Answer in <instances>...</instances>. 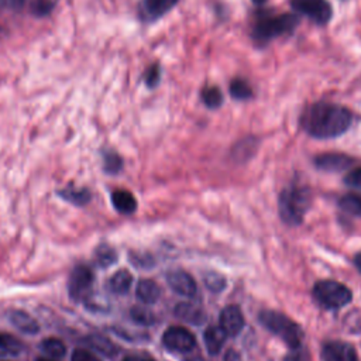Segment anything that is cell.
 Wrapping results in <instances>:
<instances>
[{"label": "cell", "instance_id": "22", "mask_svg": "<svg viewBox=\"0 0 361 361\" xmlns=\"http://www.w3.org/2000/svg\"><path fill=\"white\" fill-rule=\"evenodd\" d=\"M178 3V0H144V10L153 19L165 14Z\"/></svg>", "mask_w": 361, "mask_h": 361}, {"label": "cell", "instance_id": "30", "mask_svg": "<svg viewBox=\"0 0 361 361\" xmlns=\"http://www.w3.org/2000/svg\"><path fill=\"white\" fill-rule=\"evenodd\" d=\"M103 164H105V171L110 175L118 174L123 168V160L116 153H106Z\"/></svg>", "mask_w": 361, "mask_h": 361}, {"label": "cell", "instance_id": "25", "mask_svg": "<svg viewBox=\"0 0 361 361\" xmlns=\"http://www.w3.org/2000/svg\"><path fill=\"white\" fill-rule=\"evenodd\" d=\"M202 101L209 109H218L223 103V95L220 89L216 86H209L205 87L202 92Z\"/></svg>", "mask_w": 361, "mask_h": 361}, {"label": "cell", "instance_id": "4", "mask_svg": "<svg viewBox=\"0 0 361 361\" xmlns=\"http://www.w3.org/2000/svg\"><path fill=\"white\" fill-rule=\"evenodd\" d=\"M313 296L327 309H339L351 302V291L336 281H320L313 287Z\"/></svg>", "mask_w": 361, "mask_h": 361}, {"label": "cell", "instance_id": "42", "mask_svg": "<svg viewBox=\"0 0 361 361\" xmlns=\"http://www.w3.org/2000/svg\"><path fill=\"white\" fill-rule=\"evenodd\" d=\"M36 361H51V360H47V358H37Z\"/></svg>", "mask_w": 361, "mask_h": 361}, {"label": "cell", "instance_id": "20", "mask_svg": "<svg viewBox=\"0 0 361 361\" xmlns=\"http://www.w3.org/2000/svg\"><path fill=\"white\" fill-rule=\"evenodd\" d=\"M175 315L192 324H202L205 322V313L191 304H179L175 308Z\"/></svg>", "mask_w": 361, "mask_h": 361}, {"label": "cell", "instance_id": "28", "mask_svg": "<svg viewBox=\"0 0 361 361\" xmlns=\"http://www.w3.org/2000/svg\"><path fill=\"white\" fill-rule=\"evenodd\" d=\"M130 316L132 319L141 324V326H153L156 323V318L154 315L149 312L148 309L145 308H138V307H134L132 311H130Z\"/></svg>", "mask_w": 361, "mask_h": 361}, {"label": "cell", "instance_id": "27", "mask_svg": "<svg viewBox=\"0 0 361 361\" xmlns=\"http://www.w3.org/2000/svg\"><path fill=\"white\" fill-rule=\"evenodd\" d=\"M256 147H257V143L254 138H246L243 141H240L234 149H233V156L237 158V160H247L249 158V153H254L256 152Z\"/></svg>", "mask_w": 361, "mask_h": 361}, {"label": "cell", "instance_id": "8", "mask_svg": "<svg viewBox=\"0 0 361 361\" xmlns=\"http://www.w3.org/2000/svg\"><path fill=\"white\" fill-rule=\"evenodd\" d=\"M291 6L318 24H326L332 17V6L327 0H291Z\"/></svg>", "mask_w": 361, "mask_h": 361}, {"label": "cell", "instance_id": "38", "mask_svg": "<svg viewBox=\"0 0 361 361\" xmlns=\"http://www.w3.org/2000/svg\"><path fill=\"white\" fill-rule=\"evenodd\" d=\"M225 361H242V357L234 350H229L225 355Z\"/></svg>", "mask_w": 361, "mask_h": 361}, {"label": "cell", "instance_id": "11", "mask_svg": "<svg viewBox=\"0 0 361 361\" xmlns=\"http://www.w3.org/2000/svg\"><path fill=\"white\" fill-rule=\"evenodd\" d=\"M220 327L227 336H237L245 327V316L237 305L226 307L219 318Z\"/></svg>", "mask_w": 361, "mask_h": 361}, {"label": "cell", "instance_id": "7", "mask_svg": "<svg viewBox=\"0 0 361 361\" xmlns=\"http://www.w3.org/2000/svg\"><path fill=\"white\" fill-rule=\"evenodd\" d=\"M163 344L176 353H189L196 347V339L188 329L183 326H171L163 336Z\"/></svg>", "mask_w": 361, "mask_h": 361}, {"label": "cell", "instance_id": "23", "mask_svg": "<svg viewBox=\"0 0 361 361\" xmlns=\"http://www.w3.org/2000/svg\"><path fill=\"white\" fill-rule=\"evenodd\" d=\"M40 349L44 354L50 355L51 358H63L67 353V347L63 340L55 339V338H48L41 342Z\"/></svg>", "mask_w": 361, "mask_h": 361}, {"label": "cell", "instance_id": "29", "mask_svg": "<svg viewBox=\"0 0 361 361\" xmlns=\"http://www.w3.org/2000/svg\"><path fill=\"white\" fill-rule=\"evenodd\" d=\"M340 206L346 212L361 216V195H346L340 200Z\"/></svg>", "mask_w": 361, "mask_h": 361}, {"label": "cell", "instance_id": "36", "mask_svg": "<svg viewBox=\"0 0 361 361\" xmlns=\"http://www.w3.org/2000/svg\"><path fill=\"white\" fill-rule=\"evenodd\" d=\"M71 361H101V360H99L96 355H94L92 353H89L87 350L76 349V350L72 353Z\"/></svg>", "mask_w": 361, "mask_h": 361}, {"label": "cell", "instance_id": "16", "mask_svg": "<svg viewBox=\"0 0 361 361\" xmlns=\"http://www.w3.org/2000/svg\"><path fill=\"white\" fill-rule=\"evenodd\" d=\"M9 319H10V323L17 330H20V332H23L25 335H36V333H39L40 326H39L37 320L33 316H30L28 313H25L23 311H13L9 315Z\"/></svg>", "mask_w": 361, "mask_h": 361}, {"label": "cell", "instance_id": "33", "mask_svg": "<svg viewBox=\"0 0 361 361\" xmlns=\"http://www.w3.org/2000/svg\"><path fill=\"white\" fill-rule=\"evenodd\" d=\"M160 76H161V71L160 67L156 64L153 67H149L147 74H145V83L148 87H154L157 86V83L160 82Z\"/></svg>", "mask_w": 361, "mask_h": 361}, {"label": "cell", "instance_id": "40", "mask_svg": "<svg viewBox=\"0 0 361 361\" xmlns=\"http://www.w3.org/2000/svg\"><path fill=\"white\" fill-rule=\"evenodd\" d=\"M354 262H355V267L358 268V271L361 273V253L354 258Z\"/></svg>", "mask_w": 361, "mask_h": 361}, {"label": "cell", "instance_id": "5", "mask_svg": "<svg viewBox=\"0 0 361 361\" xmlns=\"http://www.w3.org/2000/svg\"><path fill=\"white\" fill-rule=\"evenodd\" d=\"M299 19L295 14H282L261 20L253 30V37L258 41H269L282 34L291 33L298 25Z\"/></svg>", "mask_w": 361, "mask_h": 361}, {"label": "cell", "instance_id": "41", "mask_svg": "<svg viewBox=\"0 0 361 361\" xmlns=\"http://www.w3.org/2000/svg\"><path fill=\"white\" fill-rule=\"evenodd\" d=\"M253 2H254L256 5H262V3L267 2V0H253Z\"/></svg>", "mask_w": 361, "mask_h": 361}, {"label": "cell", "instance_id": "12", "mask_svg": "<svg viewBox=\"0 0 361 361\" xmlns=\"http://www.w3.org/2000/svg\"><path fill=\"white\" fill-rule=\"evenodd\" d=\"M353 160L349 156L338 154V153H327L320 154L315 158V165L319 169L329 171V172H338L349 168L351 165Z\"/></svg>", "mask_w": 361, "mask_h": 361}, {"label": "cell", "instance_id": "26", "mask_svg": "<svg viewBox=\"0 0 361 361\" xmlns=\"http://www.w3.org/2000/svg\"><path fill=\"white\" fill-rule=\"evenodd\" d=\"M230 95L237 101H246L251 98L253 92L250 85L243 79H234L230 83Z\"/></svg>", "mask_w": 361, "mask_h": 361}, {"label": "cell", "instance_id": "18", "mask_svg": "<svg viewBox=\"0 0 361 361\" xmlns=\"http://www.w3.org/2000/svg\"><path fill=\"white\" fill-rule=\"evenodd\" d=\"M85 343L87 347L92 349L94 351L103 354L106 357H113L118 350L117 347L106 338L101 336V335H90L85 339Z\"/></svg>", "mask_w": 361, "mask_h": 361}, {"label": "cell", "instance_id": "32", "mask_svg": "<svg viewBox=\"0 0 361 361\" xmlns=\"http://www.w3.org/2000/svg\"><path fill=\"white\" fill-rule=\"evenodd\" d=\"M129 258L132 260L133 265L137 268H152L154 267V258L145 253H130Z\"/></svg>", "mask_w": 361, "mask_h": 361}, {"label": "cell", "instance_id": "39", "mask_svg": "<svg viewBox=\"0 0 361 361\" xmlns=\"http://www.w3.org/2000/svg\"><path fill=\"white\" fill-rule=\"evenodd\" d=\"M123 361H156V360L144 355H127L126 358H123Z\"/></svg>", "mask_w": 361, "mask_h": 361}, {"label": "cell", "instance_id": "19", "mask_svg": "<svg viewBox=\"0 0 361 361\" xmlns=\"http://www.w3.org/2000/svg\"><path fill=\"white\" fill-rule=\"evenodd\" d=\"M58 194L64 200H68L70 203L76 205V206H83V205L89 203L90 199H92V194H90V191L86 189V188L68 187L63 191H59Z\"/></svg>", "mask_w": 361, "mask_h": 361}, {"label": "cell", "instance_id": "14", "mask_svg": "<svg viewBox=\"0 0 361 361\" xmlns=\"http://www.w3.org/2000/svg\"><path fill=\"white\" fill-rule=\"evenodd\" d=\"M137 299L145 305H153L161 296L160 285L153 280H141L136 288Z\"/></svg>", "mask_w": 361, "mask_h": 361}, {"label": "cell", "instance_id": "21", "mask_svg": "<svg viewBox=\"0 0 361 361\" xmlns=\"http://www.w3.org/2000/svg\"><path fill=\"white\" fill-rule=\"evenodd\" d=\"M23 351V344L12 335L0 333V358L16 357Z\"/></svg>", "mask_w": 361, "mask_h": 361}, {"label": "cell", "instance_id": "37", "mask_svg": "<svg viewBox=\"0 0 361 361\" xmlns=\"http://www.w3.org/2000/svg\"><path fill=\"white\" fill-rule=\"evenodd\" d=\"M51 9H52V3L48 2V0H36L33 5V12L37 16H44L48 12H51Z\"/></svg>", "mask_w": 361, "mask_h": 361}, {"label": "cell", "instance_id": "17", "mask_svg": "<svg viewBox=\"0 0 361 361\" xmlns=\"http://www.w3.org/2000/svg\"><path fill=\"white\" fill-rule=\"evenodd\" d=\"M133 277L127 269H118L107 281V288L116 295H125L130 291Z\"/></svg>", "mask_w": 361, "mask_h": 361}, {"label": "cell", "instance_id": "9", "mask_svg": "<svg viewBox=\"0 0 361 361\" xmlns=\"http://www.w3.org/2000/svg\"><path fill=\"white\" fill-rule=\"evenodd\" d=\"M167 282L174 292L185 298L196 295V282L184 269H172L167 274Z\"/></svg>", "mask_w": 361, "mask_h": 361}, {"label": "cell", "instance_id": "6", "mask_svg": "<svg viewBox=\"0 0 361 361\" xmlns=\"http://www.w3.org/2000/svg\"><path fill=\"white\" fill-rule=\"evenodd\" d=\"M94 281H95V277H94L92 269H90L89 267H85V265L75 267L68 280L70 298L75 300V302L87 299L90 291H92Z\"/></svg>", "mask_w": 361, "mask_h": 361}, {"label": "cell", "instance_id": "3", "mask_svg": "<svg viewBox=\"0 0 361 361\" xmlns=\"http://www.w3.org/2000/svg\"><path fill=\"white\" fill-rule=\"evenodd\" d=\"M260 323L273 335L282 339L291 349L302 346L304 330L298 323L276 311H262L258 316Z\"/></svg>", "mask_w": 361, "mask_h": 361}, {"label": "cell", "instance_id": "34", "mask_svg": "<svg viewBox=\"0 0 361 361\" xmlns=\"http://www.w3.org/2000/svg\"><path fill=\"white\" fill-rule=\"evenodd\" d=\"M284 361H311V357H309L308 350L300 346V347L292 349V351L285 357Z\"/></svg>", "mask_w": 361, "mask_h": 361}, {"label": "cell", "instance_id": "31", "mask_svg": "<svg viewBox=\"0 0 361 361\" xmlns=\"http://www.w3.org/2000/svg\"><path fill=\"white\" fill-rule=\"evenodd\" d=\"M205 285L212 292H220L226 287V280L216 273H209L205 277Z\"/></svg>", "mask_w": 361, "mask_h": 361}, {"label": "cell", "instance_id": "13", "mask_svg": "<svg viewBox=\"0 0 361 361\" xmlns=\"http://www.w3.org/2000/svg\"><path fill=\"white\" fill-rule=\"evenodd\" d=\"M227 335L225 333V330L220 326H210L205 330L203 333V340L206 350L210 355H216L220 353L225 342H226Z\"/></svg>", "mask_w": 361, "mask_h": 361}, {"label": "cell", "instance_id": "2", "mask_svg": "<svg viewBox=\"0 0 361 361\" xmlns=\"http://www.w3.org/2000/svg\"><path fill=\"white\" fill-rule=\"evenodd\" d=\"M312 203V192L308 187H288L280 195V216L281 219L296 226L304 220Z\"/></svg>", "mask_w": 361, "mask_h": 361}, {"label": "cell", "instance_id": "35", "mask_svg": "<svg viewBox=\"0 0 361 361\" xmlns=\"http://www.w3.org/2000/svg\"><path fill=\"white\" fill-rule=\"evenodd\" d=\"M344 183L346 185L353 188H361V168H355L350 171L344 178Z\"/></svg>", "mask_w": 361, "mask_h": 361}, {"label": "cell", "instance_id": "24", "mask_svg": "<svg viewBox=\"0 0 361 361\" xmlns=\"http://www.w3.org/2000/svg\"><path fill=\"white\" fill-rule=\"evenodd\" d=\"M95 260L102 268H106L117 261V253L112 246L101 245L95 251Z\"/></svg>", "mask_w": 361, "mask_h": 361}, {"label": "cell", "instance_id": "15", "mask_svg": "<svg viewBox=\"0 0 361 361\" xmlns=\"http://www.w3.org/2000/svg\"><path fill=\"white\" fill-rule=\"evenodd\" d=\"M112 203H113V206H114L117 212L123 214V215L134 214L136 209H137L136 198L133 196V194H130L126 189L114 191L112 194Z\"/></svg>", "mask_w": 361, "mask_h": 361}, {"label": "cell", "instance_id": "10", "mask_svg": "<svg viewBox=\"0 0 361 361\" xmlns=\"http://www.w3.org/2000/svg\"><path fill=\"white\" fill-rule=\"evenodd\" d=\"M323 361H358L355 349L346 342H329L322 349Z\"/></svg>", "mask_w": 361, "mask_h": 361}, {"label": "cell", "instance_id": "1", "mask_svg": "<svg viewBox=\"0 0 361 361\" xmlns=\"http://www.w3.org/2000/svg\"><path fill=\"white\" fill-rule=\"evenodd\" d=\"M351 113L344 106L318 102L311 105L302 114L300 123L304 130L316 138H335L351 126Z\"/></svg>", "mask_w": 361, "mask_h": 361}]
</instances>
